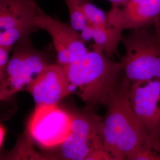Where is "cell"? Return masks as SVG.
I'll return each instance as SVG.
<instances>
[{
    "label": "cell",
    "mask_w": 160,
    "mask_h": 160,
    "mask_svg": "<svg viewBox=\"0 0 160 160\" xmlns=\"http://www.w3.org/2000/svg\"><path fill=\"white\" fill-rule=\"evenodd\" d=\"M103 118L92 112L73 113L71 131L57 149L46 153L49 159L86 160L92 152L104 148Z\"/></svg>",
    "instance_id": "obj_6"
},
{
    "label": "cell",
    "mask_w": 160,
    "mask_h": 160,
    "mask_svg": "<svg viewBox=\"0 0 160 160\" xmlns=\"http://www.w3.org/2000/svg\"><path fill=\"white\" fill-rule=\"evenodd\" d=\"M125 54L120 58L124 77L129 83L160 78V42L154 29L131 30L123 36Z\"/></svg>",
    "instance_id": "obj_3"
},
{
    "label": "cell",
    "mask_w": 160,
    "mask_h": 160,
    "mask_svg": "<svg viewBox=\"0 0 160 160\" xmlns=\"http://www.w3.org/2000/svg\"><path fill=\"white\" fill-rule=\"evenodd\" d=\"M112 160L110 155L105 149H98L88 155L86 160Z\"/></svg>",
    "instance_id": "obj_16"
},
{
    "label": "cell",
    "mask_w": 160,
    "mask_h": 160,
    "mask_svg": "<svg viewBox=\"0 0 160 160\" xmlns=\"http://www.w3.org/2000/svg\"><path fill=\"white\" fill-rule=\"evenodd\" d=\"M38 29L45 30L51 37L57 55L58 63L66 66L83 57L89 50L81 34L71 24L61 22L41 10L36 20Z\"/></svg>",
    "instance_id": "obj_8"
},
{
    "label": "cell",
    "mask_w": 160,
    "mask_h": 160,
    "mask_svg": "<svg viewBox=\"0 0 160 160\" xmlns=\"http://www.w3.org/2000/svg\"><path fill=\"white\" fill-rule=\"evenodd\" d=\"M6 129L2 125H0V147H2V145H3L5 136H6Z\"/></svg>",
    "instance_id": "obj_17"
},
{
    "label": "cell",
    "mask_w": 160,
    "mask_h": 160,
    "mask_svg": "<svg viewBox=\"0 0 160 160\" xmlns=\"http://www.w3.org/2000/svg\"><path fill=\"white\" fill-rule=\"evenodd\" d=\"M73 113L59 104L36 106L27 127L28 142L33 143L46 153L59 147L68 137Z\"/></svg>",
    "instance_id": "obj_4"
},
{
    "label": "cell",
    "mask_w": 160,
    "mask_h": 160,
    "mask_svg": "<svg viewBox=\"0 0 160 160\" xmlns=\"http://www.w3.org/2000/svg\"><path fill=\"white\" fill-rule=\"evenodd\" d=\"M107 1H109L112 5H117L123 2L126 0H107Z\"/></svg>",
    "instance_id": "obj_19"
},
{
    "label": "cell",
    "mask_w": 160,
    "mask_h": 160,
    "mask_svg": "<svg viewBox=\"0 0 160 160\" xmlns=\"http://www.w3.org/2000/svg\"><path fill=\"white\" fill-rule=\"evenodd\" d=\"M63 67L72 92L88 109L106 106L124 77L120 62L112 61L103 52L94 49Z\"/></svg>",
    "instance_id": "obj_2"
},
{
    "label": "cell",
    "mask_w": 160,
    "mask_h": 160,
    "mask_svg": "<svg viewBox=\"0 0 160 160\" xmlns=\"http://www.w3.org/2000/svg\"><path fill=\"white\" fill-rule=\"evenodd\" d=\"M126 92L134 114L152 141L160 146V78L129 83Z\"/></svg>",
    "instance_id": "obj_7"
},
{
    "label": "cell",
    "mask_w": 160,
    "mask_h": 160,
    "mask_svg": "<svg viewBox=\"0 0 160 160\" xmlns=\"http://www.w3.org/2000/svg\"><path fill=\"white\" fill-rule=\"evenodd\" d=\"M49 64L45 54L33 46L30 36L18 41L12 48L6 72L0 78L1 100L25 90Z\"/></svg>",
    "instance_id": "obj_5"
},
{
    "label": "cell",
    "mask_w": 160,
    "mask_h": 160,
    "mask_svg": "<svg viewBox=\"0 0 160 160\" xmlns=\"http://www.w3.org/2000/svg\"><path fill=\"white\" fill-rule=\"evenodd\" d=\"M107 17L110 26L122 31L153 28L160 21V0H126L112 5Z\"/></svg>",
    "instance_id": "obj_9"
},
{
    "label": "cell",
    "mask_w": 160,
    "mask_h": 160,
    "mask_svg": "<svg viewBox=\"0 0 160 160\" xmlns=\"http://www.w3.org/2000/svg\"><path fill=\"white\" fill-rule=\"evenodd\" d=\"M82 9L88 23L93 25H103L108 23L107 13L97 6L93 4L89 0H82Z\"/></svg>",
    "instance_id": "obj_14"
},
{
    "label": "cell",
    "mask_w": 160,
    "mask_h": 160,
    "mask_svg": "<svg viewBox=\"0 0 160 160\" xmlns=\"http://www.w3.org/2000/svg\"><path fill=\"white\" fill-rule=\"evenodd\" d=\"M25 91L33 97L36 106L59 104L72 92L63 67L51 63L29 84Z\"/></svg>",
    "instance_id": "obj_10"
},
{
    "label": "cell",
    "mask_w": 160,
    "mask_h": 160,
    "mask_svg": "<svg viewBox=\"0 0 160 160\" xmlns=\"http://www.w3.org/2000/svg\"><path fill=\"white\" fill-rule=\"evenodd\" d=\"M82 0H64L68 8L70 24L77 31H82L88 24V22L82 9Z\"/></svg>",
    "instance_id": "obj_13"
},
{
    "label": "cell",
    "mask_w": 160,
    "mask_h": 160,
    "mask_svg": "<svg viewBox=\"0 0 160 160\" xmlns=\"http://www.w3.org/2000/svg\"><path fill=\"white\" fill-rule=\"evenodd\" d=\"M154 30L155 34L156 35L157 38L160 42V21L156 23L153 27Z\"/></svg>",
    "instance_id": "obj_18"
},
{
    "label": "cell",
    "mask_w": 160,
    "mask_h": 160,
    "mask_svg": "<svg viewBox=\"0 0 160 160\" xmlns=\"http://www.w3.org/2000/svg\"><path fill=\"white\" fill-rule=\"evenodd\" d=\"M41 9L36 0H0L1 32L18 29L32 33Z\"/></svg>",
    "instance_id": "obj_11"
},
{
    "label": "cell",
    "mask_w": 160,
    "mask_h": 160,
    "mask_svg": "<svg viewBox=\"0 0 160 160\" xmlns=\"http://www.w3.org/2000/svg\"><path fill=\"white\" fill-rule=\"evenodd\" d=\"M92 26L93 49L103 52L108 57H113L118 52V46L122 42L123 31L110 26L109 23Z\"/></svg>",
    "instance_id": "obj_12"
},
{
    "label": "cell",
    "mask_w": 160,
    "mask_h": 160,
    "mask_svg": "<svg viewBox=\"0 0 160 160\" xmlns=\"http://www.w3.org/2000/svg\"><path fill=\"white\" fill-rule=\"evenodd\" d=\"M12 48L6 46H0V78L6 72L10 61V53Z\"/></svg>",
    "instance_id": "obj_15"
},
{
    "label": "cell",
    "mask_w": 160,
    "mask_h": 160,
    "mask_svg": "<svg viewBox=\"0 0 160 160\" xmlns=\"http://www.w3.org/2000/svg\"><path fill=\"white\" fill-rule=\"evenodd\" d=\"M129 82L123 80L106 104L103 118L104 148L112 160H131L138 152L160 150L149 138L132 109L127 96Z\"/></svg>",
    "instance_id": "obj_1"
}]
</instances>
